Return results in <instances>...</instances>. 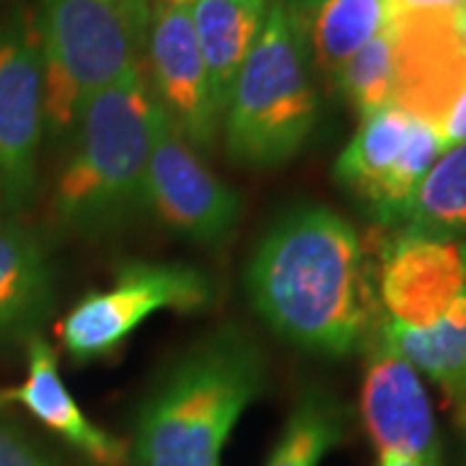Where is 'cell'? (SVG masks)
Wrapping results in <instances>:
<instances>
[{"label":"cell","instance_id":"28","mask_svg":"<svg viewBox=\"0 0 466 466\" xmlns=\"http://www.w3.org/2000/svg\"><path fill=\"white\" fill-rule=\"evenodd\" d=\"M156 5H179V8H192L198 0H153Z\"/></svg>","mask_w":466,"mask_h":466},{"label":"cell","instance_id":"27","mask_svg":"<svg viewBox=\"0 0 466 466\" xmlns=\"http://www.w3.org/2000/svg\"><path fill=\"white\" fill-rule=\"evenodd\" d=\"M453 26H456L459 39L466 45V5L461 8V11H456V14H453Z\"/></svg>","mask_w":466,"mask_h":466},{"label":"cell","instance_id":"22","mask_svg":"<svg viewBox=\"0 0 466 466\" xmlns=\"http://www.w3.org/2000/svg\"><path fill=\"white\" fill-rule=\"evenodd\" d=\"M0 466H50L14 422L0 417Z\"/></svg>","mask_w":466,"mask_h":466},{"label":"cell","instance_id":"13","mask_svg":"<svg viewBox=\"0 0 466 466\" xmlns=\"http://www.w3.org/2000/svg\"><path fill=\"white\" fill-rule=\"evenodd\" d=\"M0 404L24 407L34 420H39L47 431L60 435L76 451H81L94 464H130V453L125 443L112 433L101 431L78 407V401L60 376L55 350L39 334L26 339V379L14 389H3Z\"/></svg>","mask_w":466,"mask_h":466},{"label":"cell","instance_id":"15","mask_svg":"<svg viewBox=\"0 0 466 466\" xmlns=\"http://www.w3.org/2000/svg\"><path fill=\"white\" fill-rule=\"evenodd\" d=\"M311 63L332 78L373 36L386 32L391 0H285Z\"/></svg>","mask_w":466,"mask_h":466},{"label":"cell","instance_id":"4","mask_svg":"<svg viewBox=\"0 0 466 466\" xmlns=\"http://www.w3.org/2000/svg\"><path fill=\"white\" fill-rule=\"evenodd\" d=\"M311 63L285 0H269L265 26L226 101L220 127L231 161L247 168L288 164L317 127Z\"/></svg>","mask_w":466,"mask_h":466},{"label":"cell","instance_id":"8","mask_svg":"<svg viewBox=\"0 0 466 466\" xmlns=\"http://www.w3.org/2000/svg\"><path fill=\"white\" fill-rule=\"evenodd\" d=\"M146 208L168 231L195 244L226 241L241 218L238 192L202 164L164 109H158L148 156Z\"/></svg>","mask_w":466,"mask_h":466},{"label":"cell","instance_id":"6","mask_svg":"<svg viewBox=\"0 0 466 466\" xmlns=\"http://www.w3.org/2000/svg\"><path fill=\"white\" fill-rule=\"evenodd\" d=\"M213 283L184 262H127L106 290H94L57 321L60 345L78 363L115 355L158 311H200L213 303Z\"/></svg>","mask_w":466,"mask_h":466},{"label":"cell","instance_id":"10","mask_svg":"<svg viewBox=\"0 0 466 466\" xmlns=\"http://www.w3.org/2000/svg\"><path fill=\"white\" fill-rule=\"evenodd\" d=\"M146 45L150 84L156 91L153 99L192 148L210 150L220 127V115L208 84L192 8L153 5Z\"/></svg>","mask_w":466,"mask_h":466},{"label":"cell","instance_id":"19","mask_svg":"<svg viewBox=\"0 0 466 466\" xmlns=\"http://www.w3.org/2000/svg\"><path fill=\"white\" fill-rule=\"evenodd\" d=\"M373 334L389 350L404 358L417 373L431 376L451 394L466 376V296L446 317L431 327H404L391 319H381Z\"/></svg>","mask_w":466,"mask_h":466},{"label":"cell","instance_id":"5","mask_svg":"<svg viewBox=\"0 0 466 466\" xmlns=\"http://www.w3.org/2000/svg\"><path fill=\"white\" fill-rule=\"evenodd\" d=\"M36 29L45 67V130L76 133L84 101L140 63L150 0H39Z\"/></svg>","mask_w":466,"mask_h":466},{"label":"cell","instance_id":"25","mask_svg":"<svg viewBox=\"0 0 466 466\" xmlns=\"http://www.w3.org/2000/svg\"><path fill=\"white\" fill-rule=\"evenodd\" d=\"M449 397V401L453 404V412H456V420L461 422L466 428V376L464 381L459 383L451 394H446Z\"/></svg>","mask_w":466,"mask_h":466},{"label":"cell","instance_id":"2","mask_svg":"<svg viewBox=\"0 0 466 466\" xmlns=\"http://www.w3.org/2000/svg\"><path fill=\"white\" fill-rule=\"evenodd\" d=\"M265 352L241 327H223L177 358L143 404L135 466H220L238 417L265 386Z\"/></svg>","mask_w":466,"mask_h":466},{"label":"cell","instance_id":"9","mask_svg":"<svg viewBox=\"0 0 466 466\" xmlns=\"http://www.w3.org/2000/svg\"><path fill=\"white\" fill-rule=\"evenodd\" d=\"M389 34L394 42L391 104L438 130L451 101L466 88V45L456 34L453 14L391 8Z\"/></svg>","mask_w":466,"mask_h":466},{"label":"cell","instance_id":"18","mask_svg":"<svg viewBox=\"0 0 466 466\" xmlns=\"http://www.w3.org/2000/svg\"><path fill=\"white\" fill-rule=\"evenodd\" d=\"M383 226L451 241L466 233V143L446 150Z\"/></svg>","mask_w":466,"mask_h":466},{"label":"cell","instance_id":"3","mask_svg":"<svg viewBox=\"0 0 466 466\" xmlns=\"http://www.w3.org/2000/svg\"><path fill=\"white\" fill-rule=\"evenodd\" d=\"M158 109L140 67L84 101L76 148L55 192L63 226L86 236L109 233L146 208Z\"/></svg>","mask_w":466,"mask_h":466},{"label":"cell","instance_id":"12","mask_svg":"<svg viewBox=\"0 0 466 466\" xmlns=\"http://www.w3.org/2000/svg\"><path fill=\"white\" fill-rule=\"evenodd\" d=\"M466 296V262L451 238L397 233L381 251L379 300L386 319L431 327Z\"/></svg>","mask_w":466,"mask_h":466},{"label":"cell","instance_id":"17","mask_svg":"<svg viewBox=\"0 0 466 466\" xmlns=\"http://www.w3.org/2000/svg\"><path fill=\"white\" fill-rule=\"evenodd\" d=\"M412 116L397 104L363 116L360 127L350 137L334 164V179L348 192L368 202L370 213H379L389 200L391 177L400 161Z\"/></svg>","mask_w":466,"mask_h":466},{"label":"cell","instance_id":"11","mask_svg":"<svg viewBox=\"0 0 466 466\" xmlns=\"http://www.w3.org/2000/svg\"><path fill=\"white\" fill-rule=\"evenodd\" d=\"M360 417L379 453L441 466V438L420 373L376 334L360 389Z\"/></svg>","mask_w":466,"mask_h":466},{"label":"cell","instance_id":"20","mask_svg":"<svg viewBox=\"0 0 466 466\" xmlns=\"http://www.w3.org/2000/svg\"><path fill=\"white\" fill-rule=\"evenodd\" d=\"M345 431L348 415L339 401L319 389L306 391L288 417L267 466H319L345 438Z\"/></svg>","mask_w":466,"mask_h":466},{"label":"cell","instance_id":"16","mask_svg":"<svg viewBox=\"0 0 466 466\" xmlns=\"http://www.w3.org/2000/svg\"><path fill=\"white\" fill-rule=\"evenodd\" d=\"M267 5L269 0H198L192 5V24L220 119L238 70L265 26Z\"/></svg>","mask_w":466,"mask_h":466},{"label":"cell","instance_id":"1","mask_svg":"<svg viewBox=\"0 0 466 466\" xmlns=\"http://www.w3.org/2000/svg\"><path fill=\"white\" fill-rule=\"evenodd\" d=\"M244 280L267 327L319 355L348 358L379 324L366 247L352 223L324 205L278 218Z\"/></svg>","mask_w":466,"mask_h":466},{"label":"cell","instance_id":"23","mask_svg":"<svg viewBox=\"0 0 466 466\" xmlns=\"http://www.w3.org/2000/svg\"><path fill=\"white\" fill-rule=\"evenodd\" d=\"M435 133L443 143V153L466 143V88L451 101V106L446 109V115H443Z\"/></svg>","mask_w":466,"mask_h":466},{"label":"cell","instance_id":"30","mask_svg":"<svg viewBox=\"0 0 466 466\" xmlns=\"http://www.w3.org/2000/svg\"><path fill=\"white\" fill-rule=\"evenodd\" d=\"M0 213H3V208H0Z\"/></svg>","mask_w":466,"mask_h":466},{"label":"cell","instance_id":"29","mask_svg":"<svg viewBox=\"0 0 466 466\" xmlns=\"http://www.w3.org/2000/svg\"><path fill=\"white\" fill-rule=\"evenodd\" d=\"M459 249H461V257H464V262H466V238L459 244Z\"/></svg>","mask_w":466,"mask_h":466},{"label":"cell","instance_id":"24","mask_svg":"<svg viewBox=\"0 0 466 466\" xmlns=\"http://www.w3.org/2000/svg\"><path fill=\"white\" fill-rule=\"evenodd\" d=\"M466 5V0H391L394 11L410 14H456Z\"/></svg>","mask_w":466,"mask_h":466},{"label":"cell","instance_id":"14","mask_svg":"<svg viewBox=\"0 0 466 466\" xmlns=\"http://www.w3.org/2000/svg\"><path fill=\"white\" fill-rule=\"evenodd\" d=\"M55 300V275L42 241L0 213V342L39 334Z\"/></svg>","mask_w":466,"mask_h":466},{"label":"cell","instance_id":"7","mask_svg":"<svg viewBox=\"0 0 466 466\" xmlns=\"http://www.w3.org/2000/svg\"><path fill=\"white\" fill-rule=\"evenodd\" d=\"M42 135V42L34 8L16 3L0 16V208L8 216L32 200Z\"/></svg>","mask_w":466,"mask_h":466},{"label":"cell","instance_id":"21","mask_svg":"<svg viewBox=\"0 0 466 466\" xmlns=\"http://www.w3.org/2000/svg\"><path fill=\"white\" fill-rule=\"evenodd\" d=\"M337 91L360 116L391 104L394 94V42L389 26L355 52L332 76Z\"/></svg>","mask_w":466,"mask_h":466},{"label":"cell","instance_id":"26","mask_svg":"<svg viewBox=\"0 0 466 466\" xmlns=\"http://www.w3.org/2000/svg\"><path fill=\"white\" fill-rule=\"evenodd\" d=\"M379 466H425L415 461V459H407L400 453H379Z\"/></svg>","mask_w":466,"mask_h":466}]
</instances>
